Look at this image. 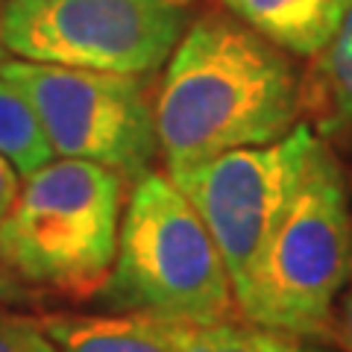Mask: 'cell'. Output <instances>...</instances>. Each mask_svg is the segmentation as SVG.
Instances as JSON below:
<instances>
[{"instance_id": "cell-13", "label": "cell", "mask_w": 352, "mask_h": 352, "mask_svg": "<svg viewBox=\"0 0 352 352\" xmlns=\"http://www.w3.org/2000/svg\"><path fill=\"white\" fill-rule=\"evenodd\" d=\"M0 352H56L38 320L0 308Z\"/></svg>"}, {"instance_id": "cell-4", "label": "cell", "mask_w": 352, "mask_h": 352, "mask_svg": "<svg viewBox=\"0 0 352 352\" xmlns=\"http://www.w3.org/2000/svg\"><path fill=\"white\" fill-rule=\"evenodd\" d=\"M124 182L85 159H59L30 173L0 220L6 267L68 296L97 294L118 256Z\"/></svg>"}, {"instance_id": "cell-17", "label": "cell", "mask_w": 352, "mask_h": 352, "mask_svg": "<svg viewBox=\"0 0 352 352\" xmlns=\"http://www.w3.org/2000/svg\"><path fill=\"white\" fill-rule=\"evenodd\" d=\"M27 296V291L21 288V282L15 279V273L6 267L3 256H0V302H21Z\"/></svg>"}, {"instance_id": "cell-9", "label": "cell", "mask_w": 352, "mask_h": 352, "mask_svg": "<svg viewBox=\"0 0 352 352\" xmlns=\"http://www.w3.org/2000/svg\"><path fill=\"white\" fill-rule=\"evenodd\" d=\"M226 12L291 56H317L344 24L352 0H220Z\"/></svg>"}, {"instance_id": "cell-1", "label": "cell", "mask_w": 352, "mask_h": 352, "mask_svg": "<svg viewBox=\"0 0 352 352\" xmlns=\"http://www.w3.org/2000/svg\"><path fill=\"white\" fill-rule=\"evenodd\" d=\"M302 118V74L232 12L191 21L156 91L159 153L168 176L220 153L285 138Z\"/></svg>"}, {"instance_id": "cell-8", "label": "cell", "mask_w": 352, "mask_h": 352, "mask_svg": "<svg viewBox=\"0 0 352 352\" xmlns=\"http://www.w3.org/2000/svg\"><path fill=\"white\" fill-rule=\"evenodd\" d=\"M338 156L352 159V6L302 74V118Z\"/></svg>"}, {"instance_id": "cell-16", "label": "cell", "mask_w": 352, "mask_h": 352, "mask_svg": "<svg viewBox=\"0 0 352 352\" xmlns=\"http://www.w3.org/2000/svg\"><path fill=\"white\" fill-rule=\"evenodd\" d=\"M264 346H267V352H329V349H323L320 344H317V340L285 338V335H273V332H264Z\"/></svg>"}, {"instance_id": "cell-14", "label": "cell", "mask_w": 352, "mask_h": 352, "mask_svg": "<svg viewBox=\"0 0 352 352\" xmlns=\"http://www.w3.org/2000/svg\"><path fill=\"white\" fill-rule=\"evenodd\" d=\"M332 340L340 346V352H352V276L346 282L344 294L338 296L335 320H332Z\"/></svg>"}, {"instance_id": "cell-10", "label": "cell", "mask_w": 352, "mask_h": 352, "mask_svg": "<svg viewBox=\"0 0 352 352\" xmlns=\"http://www.w3.org/2000/svg\"><path fill=\"white\" fill-rule=\"evenodd\" d=\"M44 335L56 352H173L179 320L147 311L124 314H44Z\"/></svg>"}, {"instance_id": "cell-7", "label": "cell", "mask_w": 352, "mask_h": 352, "mask_svg": "<svg viewBox=\"0 0 352 352\" xmlns=\"http://www.w3.org/2000/svg\"><path fill=\"white\" fill-rule=\"evenodd\" d=\"M314 144V126L300 120L273 144L220 153L170 176L212 232L232 279L235 300L247 294L273 229L300 188Z\"/></svg>"}, {"instance_id": "cell-3", "label": "cell", "mask_w": 352, "mask_h": 352, "mask_svg": "<svg viewBox=\"0 0 352 352\" xmlns=\"http://www.w3.org/2000/svg\"><path fill=\"white\" fill-rule=\"evenodd\" d=\"M97 296L120 311L214 323L238 311L232 279L208 226L168 173H147L129 191L118 256Z\"/></svg>"}, {"instance_id": "cell-11", "label": "cell", "mask_w": 352, "mask_h": 352, "mask_svg": "<svg viewBox=\"0 0 352 352\" xmlns=\"http://www.w3.org/2000/svg\"><path fill=\"white\" fill-rule=\"evenodd\" d=\"M0 153L24 176L36 173L56 156L41 129L36 109L3 76H0Z\"/></svg>"}, {"instance_id": "cell-6", "label": "cell", "mask_w": 352, "mask_h": 352, "mask_svg": "<svg viewBox=\"0 0 352 352\" xmlns=\"http://www.w3.org/2000/svg\"><path fill=\"white\" fill-rule=\"evenodd\" d=\"M194 0H6L0 44L30 62L153 76L191 24Z\"/></svg>"}, {"instance_id": "cell-18", "label": "cell", "mask_w": 352, "mask_h": 352, "mask_svg": "<svg viewBox=\"0 0 352 352\" xmlns=\"http://www.w3.org/2000/svg\"><path fill=\"white\" fill-rule=\"evenodd\" d=\"M3 6H6V0H0V15H3ZM3 53L6 50H3V44H0V62H3Z\"/></svg>"}, {"instance_id": "cell-12", "label": "cell", "mask_w": 352, "mask_h": 352, "mask_svg": "<svg viewBox=\"0 0 352 352\" xmlns=\"http://www.w3.org/2000/svg\"><path fill=\"white\" fill-rule=\"evenodd\" d=\"M173 352H267L258 326H241L232 317L214 323H185L173 329Z\"/></svg>"}, {"instance_id": "cell-5", "label": "cell", "mask_w": 352, "mask_h": 352, "mask_svg": "<svg viewBox=\"0 0 352 352\" xmlns=\"http://www.w3.org/2000/svg\"><path fill=\"white\" fill-rule=\"evenodd\" d=\"M0 76L36 109L56 156L97 162L132 185L162 159L150 76L30 59L0 62Z\"/></svg>"}, {"instance_id": "cell-15", "label": "cell", "mask_w": 352, "mask_h": 352, "mask_svg": "<svg viewBox=\"0 0 352 352\" xmlns=\"http://www.w3.org/2000/svg\"><path fill=\"white\" fill-rule=\"evenodd\" d=\"M21 182H18V168L0 153V220L9 214V208L18 200Z\"/></svg>"}, {"instance_id": "cell-2", "label": "cell", "mask_w": 352, "mask_h": 352, "mask_svg": "<svg viewBox=\"0 0 352 352\" xmlns=\"http://www.w3.org/2000/svg\"><path fill=\"white\" fill-rule=\"evenodd\" d=\"M352 276V206L340 156L317 138L302 182L264 247L238 311L252 326L332 340L338 296Z\"/></svg>"}]
</instances>
